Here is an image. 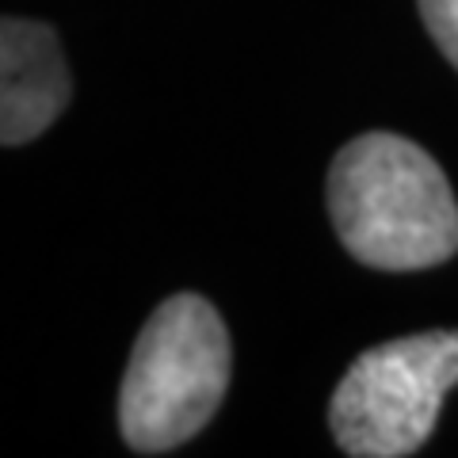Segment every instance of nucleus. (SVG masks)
<instances>
[{
	"label": "nucleus",
	"mask_w": 458,
	"mask_h": 458,
	"mask_svg": "<svg viewBox=\"0 0 458 458\" xmlns=\"http://www.w3.org/2000/svg\"><path fill=\"white\" fill-rule=\"evenodd\" d=\"M458 386V333H417L363 352L328 401V428L352 458H405L424 447Z\"/></svg>",
	"instance_id": "nucleus-3"
},
{
	"label": "nucleus",
	"mask_w": 458,
	"mask_h": 458,
	"mask_svg": "<svg viewBox=\"0 0 458 458\" xmlns=\"http://www.w3.org/2000/svg\"><path fill=\"white\" fill-rule=\"evenodd\" d=\"M328 214L355 260L420 271L458 252V203L443 168L397 134H360L328 168Z\"/></svg>",
	"instance_id": "nucleus-1"
},
{
	"label": "nucleus",
	"mask_w": 458,
	"mask_h": 458,
	"mask_svg": "<svg viewBox=\"0 0 458 458\" xmlns=\"http://www.w3.org/2000/svg\"><path fill=\"white\" fill-rule=\"evenodd\" d=\"M73 96L54 27L8 16L0 23V141L23 146L65 111Z\"/></svg>",
	"instance_id": "nucleus-4"
},
{
	"label": "nucleus",
	"mask_w": 458,
	"mask_h": 458,
	"mask_svg": "<svg viewBox=\"0 0 458 458\" xmlns=\"http://www.w3.org/2000/svg\"><path fill=\"white\" fill-rule=\"evenodd\" d=\"M229 333L207 298L172 294L134 340L119 390V428L138 454H165L199 436L229 390Z\"/></svg>",
	"instance_id": "nucleus-2"
},
{
	"label": "nucleus",
	"mask_w": 458,
	"mask_h": 458,
	"mask_svg": "<svg viewBox=\"0 0 458 458\" xmlns=\"http://www.w3.org/2000/svg\"><path fill=\"white\" fill-rule=\"evenodd\" d=\"M420 16L428 23V31H432L436 47L458 69V0H420Z\"/></svg>",
	"instance_id": "nucleus-5"
}]
</instances>
